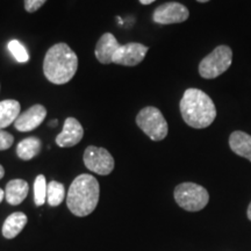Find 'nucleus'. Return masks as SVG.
<instances>
[{
    "instance_id": "15",
    "label": "nucleus",
    "mask_w": 251,
    "mask_h": 251,
    "mask_svg": "<svg viewBox=\"0 0 251 251\" xmlns=\"http://www.w3.org/2000/svg\"><path fill=\"white\" fill-rule=\"evenodd\" d=\"M27 215L23 212L12 213L11 215L7 216L2 225V236L7 240L17 237L19 234L23 231L25 226L27 225Z\"/></svg>"
},
{
    "instance_id": "9",
    "label": "nucleus",
    "mask_w": 251,
    "mask_h": 251,
    "mask_svg": "<svg viewBox=\"0 0 251 251\" xmlns=\"http://www.w3.org/2000/svg\"><path fill=\"white\" fill-rule=\"evenodd\" d=\"M148 50V47L141 45V43H127V45L121 46L115 52L114 57H113V63L125 65V67H135L143 61Z\"/></svg>"
},
{
    "instance_id": "13",
    "label": "nucleus",
    "mask_w": 251,
    "mask_h": 251,
    "mask_svg": "<svg viewBox=\"0 0 251 251\" xmlns=\"http://www.w3.org/2000/svg\"><path fill=\"white\" fill-rule=\"evenodd\" d=\"M29 192L28 183L24 179H13L8 181L5 188L6 201L12 206H18L26 199Z\"/></svg>"
},
{
    "instance_id": "4",
    "label": "nucleus",
    "mask_w": 251,
    "mask_h": 251,
    "mask_svg": "<svg viewBox=\"0 0 251 251\" xmlns=\"http://www.w3.org/2000/svg\"><path fill=\"white\" fill-rule=\"evenodd\" d=\"M175 200L187 212H199L209 201V194L205 187L194 183H183L175 188Z\"/></svg>"
},
{
    "instance_id": "1",
    "label": "nucleus",
    "mask_w": 251,
    "mask_h": 251,
    "mask_svg": "<svg viewBox=\"0 0 251 251\" xmlns=\"http://www.w3.org/2000/svg\"><path fill=\"white\" fill-rule=\"evenodd\" d=\"M179 107L183 120L196 129L209 127L216 118L214 102L211 97L201 90L188 89L185 91Z\"/></svg>"
},
{
    "instance_id": "24",
    "label": "nucleus",
    "mask_w": 251,
    "mask_h": 251,
    "mask_svg": "<svg viewBox=\"0 0 251 251\" xmlns=\"http://www.w3.org/2000/svg\"><path fill=\"white\" fill-rule=\"evenodd\" d=\"M4 198H5V191L0 188V203H1L2 200H4Z\"/></svg>"
},
{
    "instance_id": "10",
    "label": "nucleus",
    "mask_w": 251,
    "mask_h": 251,
    "mask_svg": "<svg viewBox=\"0 0 251 251\" xmlns=\"http://www.w3.org/2000/svg\"><path fill=\"white\" fill-rule=\"evenodd\" d=\"M84 129L80 122L75 118H68L64 121L63 130L58 136L56 137V144L61 148H69L75 147L83 139Z\"/></svg>"
},
{
    "instance_id": "14",
    "label": "nucleus",
    "mask_w": 251,
    "mask_h": 251,
    "mask_svg": "<svg viewBox=\"0 0 251 251\" xmlns=\"http://www.w3.org/2000/svg\"><path fill=\"white\" fill-rule=\"evenodd\" d=\"M229 147L236 155L251 162V135L236 130L229 136Z\"/></svg>"
},
{
    "instance_id": "28",
    "label": "nucleus",
    "mask_w": 251,
    "mask_h": 251,
    "mask_svg": "<svg viewBox=\"0 0 251 251\" xmlns=\"http://www.w3.org/2000/svg\"><path fill=\"white\" fill-rule=\"evenodd\" d=\"M197 1H199V2H207V1H209V0H197Z\"/></svg>"
},
{
    "instance_id": "21",
    "label": "nucleus",
    "mask_w": 251,
    "mask_h": 251,
    "mask_svg": "<svg viewBox=\"0 0 251 251\" xmlns=\"http://www.w3.org/2000/svg\"><path fill=\"white\" fill-rule=\"evenodd\" d=\"M14 137L11 134L5 131L4 129H0V151L1 150H7L13 146Z\"/></svg>"
},
{
    "instance_id": "18",
    "label": "nucleus",
    "mask_w": 251,
    "mask_h": 251,
    "mask_svg": "<svg viewBox=\"0 0 251 251\" xmlns=\"http://www.w3.org/2000/svg\"><path fill=\"white\" fill-rule=\"evenodd\" d=\"M65 198V188L64 185L58 183V181H50L47 188V201L51 207H56L61 205Z\"/></svg>"
},
{
    "instance_id": "3",
    "label": "nucleus",
    "mask_w": 251,
    "mask_h": 251,
    "mask_svg": "<svg viewBox=\"0 0 251 251\" xmlns=\"http://www.w3.org/2000/svg\"><path fill=\"white\" fill-rule=\"evenodd\" d=\"M100 186L91 175H80L72 181L67 196V205L76 216H87L96 209L99 202Z\"/></svg>"
},
{
    "instance_id": "22",
    "label": "nucleus",
    "mask_w": 251,
    "mask_h": 251,
    "mask_svg": "<svg viewBox=\"0 0 251 251\" xmlns=\"http://www.w3.org/2000/svg\"><path fill=\"white\" fill-rule=\"evenodd\" d=\"M47 0H25V8L29 13H34L45 5Z\"/></svg>"
},
{
    "instance_id": "12",
    "label": "nucleus",
    "mask_w": 251,
    "mask_h": 251,
    "mask_svg": "<svg viewBox=\"0 0 251 251\" xmlns=\"http://www.w3.org/2000/svg\"><path fill=\"white\" fill-rule=\"evenodd\" d=\"M121 45L111 33H105L96 46V57L101 64H111Z\"/></svg>"
},
{
    "instance_id": "2",
    "label": "nucleus",
    "mask_w": 251,
    "mask_h": 251,
    "mask_svg": "<svg viewBox=\"0 0 251 251\" xmlns=\"http://www.w3.org/2000/svg\"><path fill=\"white\" fill-rule=\"evenodd\" d=\"M78 69V57L67 43H57L47 51L43 72L50 83L63 85L70 81Z\"/></svg>"
},
{
    "instance_id": "19",
    "label": "nucleus",
    "mask_w": 251,
    "mask_h": 251,
    "mask_svg": "<svg viewBox=\"0 0 251 251\" xmlns=\"http://www.w3.org/2000/svg\"><path fill=\"white\" fill-rule=\"evenodd\" d=\"M47 188H48V184H47L46 177L43 175H39L34 181V201L37 207L42 206L46 202Z\"/></svg>"
},
{
    "instance_id": "16",
    "label": "nucleus",
    "mask_w": 251,
    "mask_h": 251,
    "mask_svg": "<svg viewBox=\"0 0 251 251\" xmlns=\"http://www.w3.org/2000/svg\"><path fill=\"white\" fill-rule=\"evenodd\" d=\"M20 102L17 100H2L0 101V129L8 127L15 122L20 115Z\"/></svg>"
},
{
    "instance_id": "8",
    "label": "nucleus",
    "mask_w": 251,
    "mask_h": 251,
    "mask_svg": "<svg viewBox=\"0 0 251 251\" xmlns=\"http://www.w3.org/2000/svg\"><path fill=\"white\" fill-rule=\"evenodd\" d=\"M188 17H190V12L183 4L165 2L155 9L152 20L159 25H171L184 23Z\"/></svg>"
},
{
    "instance_id": "20",
    "label": "nucleus",
    "mask_w": 251,
    "mask_h": 251,
    "mask_svg": "<svg viewBox=\"0 0 251 251\" xmlns=\"http://www.w3.org/2000/svg\"><path fill=\"white\" fill-rule=\"evenodd\" d=\"M7 48L9 50L13 57L17 59L19 63H27L28 59H29V55H28L27 49L21 45L20 42L17 40L9 41Z\"/></svg>"
},
{
    "instance_id": "5",
    "label": "nucleus",
    "mask_w": 251,
    "mask_h": 251,
    "mask_svg": "<svg viewBox=\"0 0 251 251\" xmlns=\"http://www.w3.org/2000/svg\"><path fill=\"white\" fill-rule=\"evenodd\" d=\"M233 51L228 46H219L200 62L199 74L205 79H214L230 68Z\"/></svg>"
},
{
    "instance_id": "17",
    "label": "nucleus",
    "mask_w": 251,
    "mask_h": 251,
    "mask_svg": "<svg viewBox=\"0 0 251 251\" xmlns=\"http://www.w3.org/2000/svg\"><path fill=\"white\" fill-rule=\"evenodd\" d=\"M42 148V142L37 137H28L21 141L17 147V155L24 161H30L37 156Z\"/></svg>"
},
{
    "instance_id": "23",
    "label": "nucleus",
    "mask_w": 251,
    "mask_h": 251,
    "mask_svg": "<svg viewBox=\"0 0 251 251\" xmlns=\"http://www.w3.org/2000/svg\"><path fill=\"white\" fill-rule=\"evenodd\" d=\"M153 1H156V0H140V2L142 5H150V4H152Z\"/></svg>"
},
{
    "instance_id": "11",
    "label": "nucleus",
    "mask_w": 251,
    "mask_h": 251,
    "mask_svg": "<svg viewBox=\"0 0 251 251\" xmlns=\"http://www.w3.org/2000/svg\"><path fill=\"white\" fill-rule=\"evenodd\" d=\"M47 117V109L42 105H34L18 117L14 127L19 131H31L36 129Z\"/></svg>"
},
{
    "instance_id": "7",
    "label": "nucleus",
    "mask_w": 251,
    "mask_h": 251,
    "mask_svg": "<svg viewBox=\"0 0 251 251\" xmlns=\"http://www.w3.org/2000/svg\"><path fill=\"white\" fill-rule=\"evenodd\" d=\"M84 164L90 171L100 176H107L114 170V158L108 150L90 146L84 152Z\"/></svg>"
},
{
    "instance_id": "6",
    "label": "nucleus",
    "mask_w": 251,
    "mask_h": 251,
    "mask_svg": "<svg viewBox=\"0 0 251 251\" xmlns=\"http://www.w3.org/2000/svg\"><path fill=\"white\" fill-rule=\"evenodd\" d=\"M136 124L147 136L156 142L164 140L168 135L169 127L164 115L158 108L152 106L141 109L136 117Z\"/></svg>"
},
{
    "instance_id": "26",
    "label": "nucleus",
    "mask_w": 251,
    "mask_h": 251,
    "mask_svg": "<svg viewBox=\"0 0 251 251\" xmlns=\"http://www.w3.org/2000/svg\"><path fill=\"white\" fill-rule=\"evenodd\" d=\"M5 176V170H4V168H2L1 165H0V179H1L2 177H4Z\"/></svg>"
},
{
    "instance_id": "27",
    "label": "nucleus",
    "mask_w": 251,
    "mask_h": 251,
    "mask_svg": "<svg viewBox=\"0 0 251 251\" xmlns=\"http://www.w3.org/2000/svg\"><path fill=\"white\" fill-rule=\"evenodd\" d=\"M56 125H57V120H54V121L49 122V126H56Z\"/></svg>"
},
{
    "instance_id": "25",
    "label": "nucleus",
    "mask_w": 251,
    "mask_h": 251,
    "mask_svg": "<svg viewBox=\"0 0 251 251\" xmlns=\"http://www.w3.org/2000/svg\"><path fill=\"white\" fill-rule=\"evenodd\" d=\"M247 215H248V219H249L250 221H251V202H250L249 207H248V212H247Z\"/></svg>"
}]
</instances>
